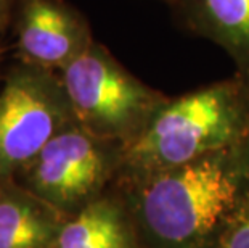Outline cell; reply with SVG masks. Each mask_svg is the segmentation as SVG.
Segmentation results:
<instances>
[{"instance_id": "obj_2", "label": "cell", "mask_w": 249, "mask_h": 248, "mask_svg": "<svg viewBox=\"0 0 249 248\" xmlns=\"http://www.w3.org/2000/svg\"><path fill=\"white\" fill-rule=\"evenodd\" d=\"M249 139V82L235 75L167 98L125 149L116 184L134 182Z\"/></svg>"}, {"instance_id": "obj_12", "label": "cell", "mask_w": 249, "mask_h": 248, "mask_svg": "<svg viewBox=\"0 0 249 248\" xmlns=\"http://www.w3.org/2000/svg\"><path fill=\"white\" fill-rule=\"evenodd\" d=\"M166 2H171V3H176L177 0H166Z\"/></svg>"}, {"instance_id": "obj_8", "label": "cell", "mask_w": 249, "mask_h": 248, "mask_svg": "<svg viewBox=\"0 0 249 248\" xmlns=\"http://www.w3.org/2000/svg\"><path fill=\"white\" fill-rule=\"evenodd\" d=\"M196 33L230 55L236 75L249 82V0H177Z\"/></svg>"}, {"instance_id": "obj_10", "label": "cell", "mask_w": 249, "mask_h": 248, "mask_svg": "<svg viewBox=\"0 0 249 248\" xmlns=\"http://www.w3.org/2000/svg\"><path fill=\"white\" fill-rule=\"evenodd\" d=\"M213 248H249V195Z\"/></svg>"}, {"instance_id": "obj_11", "label": "cell", "mask_w": 249, "mask_h": 248, "mask_svg": "<svg viewBox=\"0 0 249 248\" xmlns=\"http://www.w3.org/2000/svg\"><path fill=\"white\" fill-rule=\"evenodd\" d=\"M12 5H13V0H0V28H3V26L7 24Z\"/></svg>"}, {"instance_id": "obj_7", "label": "cell", "mask_w": 249, "mask_h": 248, "mask_svg": "<svg viewBox=\"0 0 249 248\" xmlns=\"http://www.w3.org/2000/svg\"><path fill=\"white\" fill-rule=\"evenodd\" d=\"M50 248H140L123 192L114 189L63 221Z\"/></svg>"}, {"instance_id": "obj_5", "label": "cell", "mask_w": 249, "mask_h": 248, "mask_svg": "<svg viewBox=\"0 0 249 248\" xmlns=\"http://www.w3.org/2000/svg\"><path fill=\"white\" fill-rule=\"evenodd\" d=\"M60 73L23 63L0 92V177H12L55 135L76 124Z\"/></svg>"}, {"instance_id": "obj_4", "label": "cell", "mask_w": 249, "mask_h": 248, "mask_svg": "<svg viewBox=\"0 0 249 248\" xmlns=\"http://www.w3.org/2000/svg\"><path fill=\"white\" fill-rule=\"evenodd\" d=\"M124 155L123 144L95 137L76 123L18 172L21 189L70 218L113 191Z\"/></svg>"}, {"instance_id": "obj_3", "label": "cell", "mask_w": 249, "mask_h": 248, "mask_svg": "<svg viewBox=\"0 0 249 248\" xmlns=\"http://www.w3.org/2000/svg\"><path fill=\"white\" fill-rule=\"evenodd\" d=\"M60 76L77 124L125 149L139 139L169 98L130 75L97 42L63 68Z\"/></svg>"}, {"instance_id": "obj_14", "label": "cell", "mask_w": 249, "mask_h": 248, "mask_svg": "<svg viewBox=\"0 0 249 248\" xmlns=\"http://www.w3.org/2000/svg\"><path fill=\"white\" fill-rule=\"evenodd\" d=\"M0 55H2V49H0Z\"/></svg>"}, {"instance_id": "obj_9", "label": "cell", "mask_w": 249, "mask_h": 248, "mask_svg": "<svg viewBox=\"0 0 249 248\" xmlns=\"http://www.w3.org/2000/svg\"><path fill=\"white\" fill-rule=\"evenodd\" d=\"M66 218L24 189L0 200V248H50Z\"/></svg>"}, {"instance_id": "obj_1", "label": "cell", "mask_w": 249, "mask_h": 248, "mask_svg": "<svg viewBox=\"0 0 249 248\" xmlns=\"http://www.w3.org/2000/svg\"><path fill=\"white\" fill-rule=\"evenodd\" d=\"M116 187L140 248H213L249 195V139Z\"/></svg>"}, {"instance_id": "obj_6", "label": "cell", "mask_w": 249, "mask_h": 248, "mask_svg": "<svg viewBox=\"0 0 249 248\" xmlns=\"http://www.w3.org/2000/svg\"><path fill=\"white\" fill-rule=\"evenodd\" d=\"M19 61L60 73L93 44L87 19L65 0H19Z\"/></svg>"}, {"instance_id": "obj_13", "label": "cell", "mask_w": 249, "mask_h": 248, "mask_svg": "<svg viewBox=\"0 0 249 248\" xmlns=\"http://www.w3.org/2000/svg\"><path fill=\"white\" fill-rule=\"evenodd\" d=\"M0 179H2V177H0ZM2 197H3V195H2V191H0V200H2Z\"/></svg>"}]
</instances>
